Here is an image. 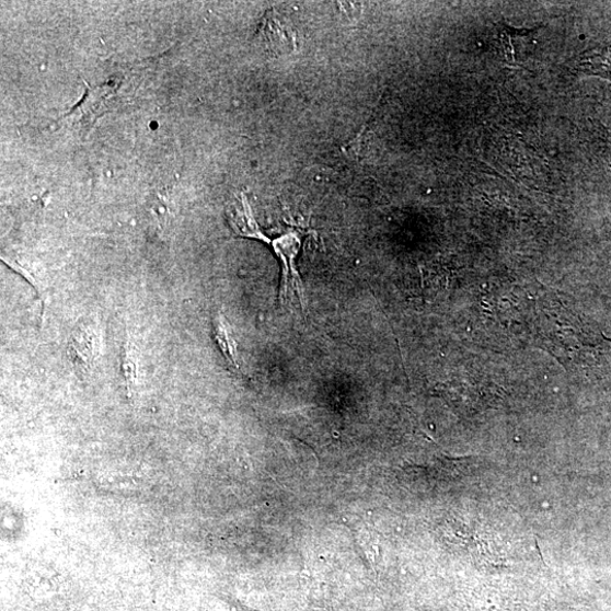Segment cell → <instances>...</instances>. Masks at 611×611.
Returning a JSON list of instances; mask_svg holds the SVG:
<instances>
[{
  "instance_id": "cell-1",
  "label": "cell",
  "mask_w": 611,
  "mask_h": 611,
  "mask_svg": "<svg viewBox=\"0 0 611 611\" xmlns=\"http://www.w3.org/2000/svg\"><path fill=\"white\" fill-rule=\"evenodd\" d=\"M256 36L260 47L270 56H288L297 49L296 32L291 22L276 9L265 14Z\"/></svg>"
},
{
  "instance_id": "cell-2",
  "label": "cell",
  "mask_w": 611,
  "mask_h": 611,
  "mask_svg": "<svg viewBox=\"0 0 611 611\" xmlns=\"http://www.w3.org/2000/svg\"><path fill=\"white\" fill-rule=\"evenodd\" d=\"M283 264V284L280 299L287 300L290 292H293L303 308V287L296 260L301 249V240L298 233L289 232L270 243Z\"/></svg>"
},
{
  "instance_id": "cell-3",
  "label": "cell",
  "mask_w": 611,
  "mask_h": 611,
  "mask_svg": "<svg viewBox=\"0 0 611 611\" xmlns=\"http://www.w3.org/2000/svg\"><path fill=\"white\" fill-rule=\"evenodd\" d=\"M498 41L506 65L524 67L534 48V31L505 26Z\"/></svg>"
},
{
  "instance_id": "cell-4",
  "label": "cell",
  "mask_w": 611,
  "mask_h": 611,
  "mask_svg": "<svg viewBox=\"0 0 611 611\" xmlns=\"http://www.w3.org/2000/svg\"><path fill=\"white\" fill-rule=\"evenodd\" d=\"M227 217L230 227L238 235L267 244L272 243L269 238L261 230L245 194L242 193L229 204Z\"/></svg>"
},
{
  "instance_id": "cell-5",
  "label": "cell",
  "mask_w": 611,
  "mask_h": 611,
  "mask_svg": "<svg viewBox=\"0 0 611 611\" xmlns=\"http://www.w3.org/2000/svg\"><path fill=\"white\" fill-rule=\"evenodd\" d=\"M577 68L586 76L603 78L611 82V45L585 54Z\"/></svg>"
},
{
  "instance_id": "cell-6",
  "label": "cell",
  "mask_w": 611,
  "mask_h": 611,
  "mask_svg": "<svg viewBox=\"0 0 611 611\" xmlns=\"http://www.w3.org/2000/svg\"><path fill=\"white\" fill-rule=\"evenodd\" d=\"M215 338L218 347L223 354L226 360L235 370L240 369L237 356V344L234 342L230 325L226 318L221 314L217 315L214 321Z\"/></svg>"
}]
</instances>
